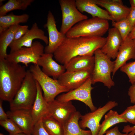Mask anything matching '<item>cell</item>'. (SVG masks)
Segmentation results:
<instances>
[{
    "label": "cell",
    "instance_id": "cell-1",
    "mask_svg": "<svg viewBox=\"0 0 135 135\" xmlns=\"http://www.w3.org/2000/svg\"><path fill=\"white\" fill-rule=\"evenodd\" d=\"M106 40V38L102 36L66 37L53 53L54 56L56 61L65 66L75 57L93 56L96 50L104 46Z\"/></svg>",
    "mask_w": 135,
    "mask_h": 135
},
{
    "label": "cell",
    "instance_id": "cell-2",
    "mask_svg": "<svg viewBox=\"0 0 135 135\" xmlns=\"http://www.w3.org/2000/svg\"><path fill=\"white\" fill-rule=\"evenodd\" d=\"M27 72L25 66L0 59V98L10 102L20 87Z\"/></svg>",
    "mask_w": 135,
    "mask_h": 135
},
{
    "label": "cell",
    "instance_id": "cell-3",
    "mask_svg": "<svg viewBox=\"0 0 135 135\" xmlns=\"http://www.w3.org/2000/svg\"><path fill=\"white\" fill-rule=\"evenodd\" d=\"M37 93L36 81L29 70L26 73L20 87L10 102V110L30 109Z\"/></svg>",
    "mask_w": 135,
    "mask_h": 135
},
{
    "label": "cell",
    "instance_id": "cell-4",
    "mask_svg": "<svg viewBox=\"0 0 135 135\" xmlns=\"http://www.w3.org/2000/svg\"><path fill=\"white\" fill-rule=\"evenodd\" d=\"M109 29L108 20L92 18L83 20L72 27L66 34L67 37H102Z\"/></svg>",
    "mask_w": 135,
    "mask_h": 135
},
{
    "label": "cell",
    "instance_id": "cell-5",
    "mask_svg": "<svg viewBox=\"0 0 135 135\" xmlns=\"http://www.w3.org/2000/svg\"><path fill=\"white\" fill-rule=\"evenodd\" d=\"M94 55L95 60L91 76L92 84L101 82L110 89L115 84L111 76L114 70V61H112L100 49L96 50Z\"/></svg>",
    "mask_w": 135,
    "mask_h": 135
},
{
    "label": "cell",
    "instance_id": "cell-6",
    "mask_svg": "<svg viewBox=\"0 0 135 135\" xmlns=\"http://www.w3.org/2000/svg\"><path fill=\"white\" fill-rule=\"evenodd\" d=\"M29 70L40 86L43 92L44 98L48 103L54 100L59 94L69 91L62 85L58 80L52 78L44 74L37 64L31 65Z\"/></svg>",
    "mask_w": 135,
    "mask_h": 135
},
{
    "label": "cell",
    "instance_id": "cell-7",
    "mask_svg": "<svg viewBox=\"0 0 135 135\" xmlns=\"http://www.w3.org/2000/svg\"><path fill=\"white\" fill-rule=\"evenodd\" d=\"M59 2L62 14V20L60 32L66 34L78 22L88 19L78 9L74 0H60Z\"/></svg>",
    "mask_w": 135,
    "mask_h": 135
},
{
    "label": "cell",
    "instance_id": "cell-8",
    "mask_svg": "<svg viewBox=\"0 0 135 135\" xmlns=\"http://www.w3.org/2000/svg\"><path fill=\"white\" fill-rule=\"evenodd\" d=\"M44 48L40 42L36 41L33 42L30 47H22L10 52L6 59L14 63H22L26 67L30 63L37 64L38 60L44 53Z\"/></svg>",
    "mask_w": 135,
    "mask_h": 135
},
{
    "label": "cell",
    "instance_id": "cell-9",
    "mask_svg": "<svg viewBox=\"0 0 135 135\" xmlns=\"http://www.w3.org/2000/svg\"><path fill=\"white\" fill-rule=\"evenodd\" d=\"M118 105L116 102L110 101L95 110L82 115L81 120L79 122L80 126L84 130L86 128L89 129L92 135H97L100 129V122L104 115Z\"/></svg>",
    "mask_w": 135,
    "mask_h": 135
},
{
    "label": "cell",
    "instance_id": "cell-10",
    "mask_svg": "<svg viewBox=\"0 0 135 135\" xmlns=\"http://www.w3.org/2000/svg\"><path fill=\"white\" fill-rule=\"evenodd\" d=\"M92 84L91 76L79 87L58 96L56 99L62 102L79 100L88 106L92 112L94 111L97 108L94 105L91 97V91L94 88Z\"/></svg>",
    "mask_w": 135,
    "mask_h": 135
},
{
    "label": "cell",
    "instance_id": "cell-11",
    "mask_svg": "<svg viewBox=\"0 0 135 135\" xmlns=\"http://www.w3.org/2000/svg\"><path fill=\"white\" fill-rule=\"evenodd\" d=\"M44 26L47 28L48 35V43L44 48V52L53 54L66 38V34L58 30L54 17L50 11L48 12L47 22Z\"/></svg>",
    "mask_w": 135,
    "mask_h": 135
},
{
    "label": "cell",
    "instance_id": "cell-12",
    "mask_svg": "<svg viewBox=\"0 0 135 135\" xmlns=\"http://www.w3.org/2000/svg\"><path fill=\"white\" fill-rule=\"evenodd\" d=\"M48 104V114L63 125L76 111L71 101L62 102L55 99Z\"/></svg>",
    "mask_w": 135,
    "mask_h": 135
},
{
    "label": "cell",
    "instance_id": "cell-13",
    "mask_svg": "<svg viewBox=\"0 0 135 135\" xmlns=\"http://www.w3.org/2000/svg\"><path fill=\"white\" fill-rule=\"evenodd\" d=\"M42 40L46 45L48 43V39L44 34V31L40 28L37 24L34 23L31 28L19 40L13 41L9 45L10 52H13L24 47H29L32 44V41L35 39Z\"/></svg>",
    "mask_w": 135,
    "mask_h": 135
},
{
    "label": "cell",
    "instance_id": "cell-14",
    "mask_svg": "<svg viewBox=\"0 0 135 135\" xmlns=\"http://www.w3.org/2000/svg\"><path fill=\"white\" fill-rule=\"evenodd\" d=\"M6 113L8 118L14 121L23 132L32 135L34 125L31 109L10 110Z\"/></svg>",
    "mask_w": 135,
    "mask_h": 135
},
{
    "label": "cell",
    "instance_id": "cell-15",
    "mask_svg": "<svg viewBox=\"0 0 135 135\" xmlns=\"http://www.w3.org/2000/svg\"><path fill=\"white\" fill-rule=\"evenodd\" d=\"M98 6L105 8L114 21L118 22L126 18L130 8L123 4L120 0H94Z\"/></svg>",
    "mask_w": 135,
    "mask_h": 135
},
{
    "label": "cell",
    "instance_id": "cell-16",
    "mask_svg": "<svg viewBox=\"0 0 135 135\" xmlns=\"http://www.w3.org/2000/svg\"><path fill=\"white\" fill-rule=\"evenodd\" d=\"M92 74L91 72L86 71H66L57 80L62 85L70 91L81 85L91 76Z\"/></svg>",
    "mask_w": 135,
    "mask_h": 135
},
{
    "label": "cell",
    "instance_id": "cell-17",
    "mask_svg": "<svg viewBox=\"0 0 135 135\" xmlns=\"http://www.w3.org/2000/svg\"><path fill=\"white\" fill-rule=\"evenodd\" d=\"M114 61V68L112 77L118 69L131 59H135V44L133 40L128 37L123 40Z\"/></svg>",
    "mask_w": 135,
    "mask_h": 135
},
{
    "label": "cell",
    "instance_id": "cell-18",
    "mask_svg": "<svg viewBox=\"0 0 135 135\" xmlns=\"http://www.w3.org/2000/svg\"><path fill=\"white\" fill-rule=\"evenodd\" d=\"M53 54L44 53L38 60L37 64L42 67V70L48 76L57 80L64 72L66 69L64 65H60L53 59Z\"/></svg>",
    "mask_w": 135,
    "mask_h": 135
},
{
    "label": "cell",
    "instance_id": "cell-19",
    "mask_svg": "<svg viewBox=\"0 0 135 135\" xmlns=\"http://www.w3.org/2000/svg\"><path fill=\"white\" fill-rule=\"evenodd\" d=\"M108 31L106 42L100 49L110 59H116L123 40L116 28L113 27L109 28Z\"/></svg>",
    "mask_w": 135,
    "mask_h": 135
},
{
    "label": "cell",
    "instance_id": "cell-20",
    "mask_svg": "<svg viewBox=\"0 0 135 135\" xmlns=\"http://www.w3.org/2000/svg\"><path fill=\"white\" fill-rule=\"evenodd\" d=\"M77 8L81 12H86L92 18L97 17L107 20L114 21L106 10L99 7L94 0H76Z\"/></svg>",
    "mask_w": 135,
    "mask_h": 135
},
{
    "label": "cell",
    "instance_id": "cell-21",
    "mask_svg": "<svg viewBox=\"0 0 135 135\" xmlns=\"http://www.w3.org/2000/svg\"><path fill=\"white\" fill-rule=\"evenodd\" d=\"M36 82L37 88V94L35 100L31 109L34 125L40 119L48 114V103L44 98L42 90L40 86L36 81Z\"/></svg>",
    "mask_w": 135,
    "mask_h": 135
},
{
    "label": "cell",
    "instance_id": "cell-22",
    "mask_svg": "<svg viewBox=\"0 0 135 135\" xmlns=\"http://www.w3.org/2000/svg\"><path fill=\"white\" fill-rule=\"evenodd\" d=\"M94 60V56H79L72 58L64 66L66 71H86L92 73Z\"/></svg>",
    "mask_w": 135,
    "mask_h": 135
},
{
    "label": "cell",
    "instance_id": "cell-23",
    "mask_svg": "<svg viewBox=\"0 0 135 135\" xmlns=\"http://www.w3.org/2000/svg\"><path fill=\"white\" fill-rule=\"evenodd\" d=\"M82 115L76 111L63 125V135H92L90 130H86L80 126L79 120Z\"/></svg>",
    "mask_w": 135,
    "mask_h": 135
},
{
    "label": "cell",
    "instance_id": "cell-24",
    "mask_svg": "<svg viewBox=\"0 0 135 135\" xmlns=\"http://www.w3.org/2000/svg\"><path fill=\"white\" fill-rule=\"evenodd\" d=\"M20 24L12 26L0 34V59H6L8 47L13 41Z\"/></svg>",
    "mask_w": 135,
    "mask_h": 135
},
{
    "label": "cell",
    "instance_id": "cell-25",
    "mask_svg": "<svg viewBox=\"0 0 135 135\" xmlns=\"http://www.w3.org/2000/svg\"><path fill=\"white\" fill-rule=\"evenodd\" d=\"M29 18L26 14L16 15L11 14L0 16V34L12 26L26 22Z\"/></svg>",
    "mask_w": 135,
    "mask_h": 135
},
{
    "label": "cell",
    "instance_id": "cell-26",
    "mask_svg": "<svg viewBox=\"0 0 135 135\" xmlns=\"http://www.w3.org/2000/svg\"><path fill=\"white\" fill-rule=\"evenodd\" d=\"M127 122L126 120L120 116L117 111L111 110L105 115L104 120L100 124L97 135H103L110 128L116 124Z\"/></svg>",
    "mask_w": 135,
    "mask_h": 135
},
{
    "label": "cell",
    "instance_id": "cell-27",
    "mask_svg": "<svg viewBox=\"0 0 135 135\" xmlns=\"http://www.w3.org/2000/svg\"><path fill=\"white\" fill-rule=\"evenodd\" d=\"M44 128L50 135H63V125L48 114L42 118Z\"/></svg>",
    "mask_w": 135,
    "mask_h": 135
},
{
    "label": "cell",
    "instance_id": "cell-28",
    "mask_svg": "<svg viewBox=\"0 0 135 135\" xmlns=\"http://www.w3.org/2000/svg\"><path fill=\"white\" fill-rule=\"evenodd\" d=\"M34 0H9L0 7V16L6 15L7 13L15 10H26Z\"/></svg>",
    "mask_w": 135,
    "mask_h": 135
},
{
    "label": "cell",
    "instance_id": "cell-29",
    "mask_svg": "<svg viewBox=\"0 0 135 135\" xmlns=\"http://www.w3.org/2000/svg\"><path fill=\"white\" fill-rule=\"evenodd\" d=\"M112 25L118 31L123 40L128 36L132 29L126 18L118 22L112 21Z\"/></svg>",
    "mask_w": 135,
    "mask_h": 135
},
{
    "label": "cell",
    "instance_id": "cell-30",
    "mask_svg": "<svg viewBox=\"0 0 135 135\" xmlns=\"http://www.w3.org/2000/svg\"><path fill=\"white\" fill-rule=\"evenodd\" d=\"M0 124L9 133V134L23 132L17 124L9 118L4 120L0 121Z\"/></svg>",
    "mask_w": 135,
    "mask_h": 135
},
{
    "label": "cell",
    "instance_id": "cell-31",
    "mask_svg": "<svg viewBox=\"0 0 135 135\" xmlns=\"http://www.w3.org/2000/svg\"><path fill=\"white\" fill-rule=\"evenodd\" d=\"M120 69L121 71L126 74L132 84L135 82V61L126 64Z\"/></svg>",
    "mask_w": 135,
    "mask_h": 135
},
{
    "label": "cell",
    "instance_id": "cell-32",
    "mask_svg": "<svg viewBox=\"0 0 135 135\" xmlns=\"http://www.w3.org/2000/svg\"><path fill=\"white\" fill-rule=\"evenodd\" d=\"M122 118L135 126V104L128 107L121 114H119Z\"/></svg>",
    "mask_w": 135,
    "mask_h": 135
},
{
    "label": "cell",
    "instance_id": "cell-33",
    "mask_svg": "<svg viewBox=\"0 0 135 135\" xmlns=\"http://www.w3.org/2000/svg\"><path fill=\"white\" fill-rule=\"evenodd\" d=\"M42 118L34 125L32 135H50L43 126L42 122Z\"/></svg>",
    "mask_w": 135,
    "mask_h": 135
},
{
    "label": "cell",
    "instance_id": "cell-34",
    "mask_svg": "<svg viewBox=\"0 0 135 135\" xmlns=\"http://www.w3.org/2000/svg\"><path fill=\"white\" fill-rule=\"evenodd\" d=\"M28 28L27 25H20L15 34L13 41L17 40L20 38L28 31Z\"/></svg>",
    "mask_w": 135,
    "mask_h": 135
},
{
    "label": "cell",
    "instance_id": "cell-35",
    "mask_svg": "<svg viewBox=\"0 0 135 135\" xmlns=\"http://www.w3.org/2000/svg\"><path fill=\"white\" fill-rule=\"evenodd\" d=\"M130 8V12L126 18L133 28L135 24V8L131 7Z\"/></svg>",
    "mask_w": 135,
    "mask_h": 135
},
{
    "label": "cell",
    "instance_id": "cell-36",
    "mask_svg": "<svg viewBox=\"0 0 135 135\" xmlns=\"http://www.w3.org/2000/svg\"><path fill=\"white\" fill-rule=\"evenodd\" d=\"M130 102L135 104V82L130 86L128 92Z\"/></svg>",
    "mask_w": 135,
    "mask_h": 135
},
{
    "label": "cell",
    "instance_id": "cell-37",
    "mask_svg": "<svg viewBox=\"0 0 135 135\" xmlns=\"http://www.w3.org/2000/svg\"><path fill=\"white\" fill-rule=\"evenodd\" d=\"M105 134V135H128V134L121 132L117 126H116L110 130H108Z\"/></svg>",
    "mask_w": 135,
    "mask_h": 135
},
{
    "label": "cell",
    "instance_id": "cell-38",
    "mask_svg": "<svg viewBox=\"0 0 135 135\" xmlns=\"http://www.w3.org/2000/svg\"><path fill=\"white\" fill-rule=\"evenodd\" d=\"M122 132L124 133L128 134V135H134L135 134V126H132L128 125L124 127Z\"/></svg>",
    "mask_w": 135,
    "mask_h": 135
},
{
    "label": "cell",
    "instance_id": "cell-39",
    "mask_svg": "<svg viewBox=\"0 0 135 135\" xmlns=\"http://www.w3.org/2000/svg\"><path fill=\"white\" fill-rule=\"evenodd\" d=\"M2 100H0V121L5 120L8 118V115L6 113L2 106Z\"/></svg>",
    "mask_w": 135,
    "mask_h": 135
},
{
    "label": "cell",
    "instance_id": "cell-40",
    "mask_svg": "<svg viewBox=\"0 0 135 135\" xmlns=\"http://www.w3.org/2000/svg\"><path fill=\"white\" fill-rule=\"evenodd\" d=\"M128 37L130 39L132 40L135 38V24Z\"/></svg>",
    "mask_w": 135,
    "mask_h": 135
},
{
    "label": "cell",
    "instance_id": "cell-41",
    "mask_svg": "<svg viewBox=\"0 0 135 135\" xmlns=\"http://www.w3.org/2000/svg\"><path fill=\"white\" fill-rule=\"evenodd\" d=\"M129 2L131 7L135 8V0H130Z\"/></svg>",
    "mask_w": 135,
    "mask_h": 135
},
{
    "label": "cell",
    "instance_id": "cell-42",
    "mask_svg": "<svg viewBox=\"0 0 135 135\" xmlns=\"http://www.w3.org/2000/svg\"><path fill=\"white\" fill-rule=\"evenodd\" d=\"M8 135H29L23 132L19 133L14 134H9Z\"/></svg>",
    "mask_w": 135,
    "mask_h": 135
},
{
    "label": "cell",
    "instance_id": "cell-43",
    "mask_svg": "<svg viewBox=\"0 0 135 135\" xmlns=\"http://www.w3.org/2000/svg\"><path fill=\"white\" fill-rule=\"evenodd\" d=\"M4 0H0V4H1H1L2 3V2H3V1H4Z\"/></svg>",
    "mask_w": 135,
    "mask_h": 135
},
{
    "label": "cell",
    "instance_id": "cell-44",
    "mask_svg": "<svg viewBox=\"0 0 135 135\" xmlns=\"http://www.w3.org/2000/svg\"><path fill=\"white\" fill-rule=\"evenodd\" d=\"M133 40L134 42V44H135V38H134V39Z\"/></svg>",
    "mask_w": 135,
    "mask_h": 135
},
{
    "label": "cell",
    "instance_id": "cell-45",
    "mask_svg": "<svg viewBox=\"0 0 135 135\" xmlns=\"http://www.w3.org/2000/svg\"><path fill=\"white\" fill-rule=\"evenodd\" d=\"M0 135H4V134H3L2 133H0Z\"/></svg>",
    "mask_w": 135,
    "mask_h": 135
}]
</instances>
